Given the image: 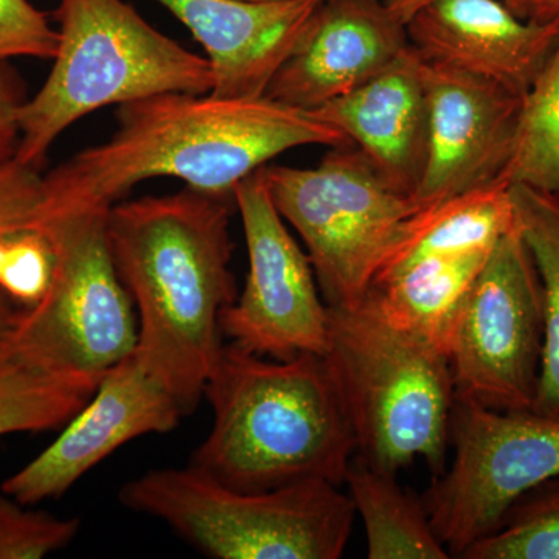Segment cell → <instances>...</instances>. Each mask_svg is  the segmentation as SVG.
Masks as SVG:
<instances>
[{"label": "cell", "mask_w": 559, "mask_h": 559, "mask_svg": "<svg viewBox=\"0 0 559 559\" xmlns=\"http://www.w3.org/2000/svg\"><path fill=\"white\" fill-rule=\"evenodd\" d=\"M117 121L109 140L44 176L36 218L110 209L138 183L156 178L234 197L241 180L286 151L352 143L312 110L267 97L168 92L120 105Z\"/></svg>", "instance_id": "cell-1"}, {"label": "cell", "mask_w": 559, "mask_h": 559, "mask_svg": "<svg viewBox=\"0 0 559 559\" xmlns=\"http://www.w3.org/2000/svg\"><path fill=\"white\" fill-rule=\"evenodd\" d=\"M234 207V197L186 187L117 202L106 218L110 255L138 314L135 355L183 417L200 406L224 345L221 312L237 299Z\"/></svg>", "instance_id": "cell-2"}, {"label": "cell", "mask_w": 559, "mask_h": 559, "mask_svg": "<svg viewBox=\"0 0 559 559\" xmlns=\"http://www.w3.org/2000/svg\"><path fill=\"white\" fill-rule=\"evenodd\" d=\"M204 396L213 425L191 455L193 468L242 491L310 480L345 484L358 444L323 356L267 360L223 345Z\"/></svg>", "instance_id": "cell-3"}, {"label": "cell", "mask_w": 559, "mask_h": 559, "mask_svg": "<svg viewBox=\"0 0 559 559\" xmlns=\"http://www.w3.org/2000/svg\"><path fill=\"white\" fill-rule=\"evenodd\" d=\"M329 362L355 429L356 457L396 474L423 459L448 466L454 381L443 353L390 322L373 299L329 307Z\"/></svg>", "instance_id": "cell-4"}, {"label": "cell", "mask_w": 559, "mask_h": 559, "mask_svg": "<svg viewBox=\"0 0 559 559\" xmlns=\"http://www.w3.org/2000/svg\"><path fill=\"white\" fill-rule=\"evenodd\" d=\"M60 44L46 83L20 110L14 159L40 170L62 132L106 106L168 92L212 94L213 70L124 0H60Z\"/></svg>", "instance_id": "cell-5"}, {"label": "cell", "mask_w": 559, "mask_h": 559, "mask_svg": "<svg viewBox=\"0 0 559 559\" xmlns=\"http://www.w3.org/2000/svg\"><path fill=\"white\" fill-rule=\"evenodd\" d=\"M120 502L216 559H340L356 518L330 481L242 491L193 466L150 471L123 485Z\"/></svg>", "instance_id": "cell-6"}, {"label": "cell", "mask_w": 559, "mask_h": 559, "mask_svg": "<svg viewBox=\"0 0 559 559\" xmlns=\"http://www.w3.org/2000/svg\"><path fill=\"white\" fill-rule=\"evenodd\" d=\"M109 209L39 215L38 230L53 250L46 296L22 308L0 348V362L51 377L100 382L138 347L130 293L110 255Z\"/></svg>", "instance_id": "cell-7"}, {"label": "cell", "mask_w": 559, "mask_h": 559, "mask_svg": "<svg viewBox=\"0 0 559 559\" xmlns=\"http://www.w3.org/2000/svg\"><path fill=\"white\" fill-rule=\"evenodd\" d=\"M280 215L305 242L323 300L366 299L401 224L419 209L382 178L353 143L333 146L312 168H260Z\"/></svg>", "instance_id": "cell-8"}, {"label": "cell", "mask_w": 559, "mask_h": 559, "mask_svg": "<svg viewBox=\"0 0 559 559\" xmlns=\"http://www.w3.org/2000/svg\"><path fill=\"white\" fill-rule=\"evenodd\" d=\"M450 466L421 496L451 558L498 530L524 492L559 476V415L455 400Z\"/></svg>", "instance_id": "cell-9"}, {"label": "cell", "mask_w": 559, "mask_h": 559, "mask_svg": "<svg viewBox=\"0 0 559 559\" xmlns=\"http://www.w3.org/2000/svg\"><path fill=\"white\" fill-rule=\"evenodd\" d=\"M544 337L543 283L516 224L489 253L455 323L448 349L455 400L533 411Z\"/></svg>", "instance_id": "cell-10"}, {"label": "cell", "mask_w": 559, "mask_h": 559, "mask_svg": "<svg viewBox=\"0 0 559 559\" xmlns=\"http://www.w3.org/2000/svg\"><path fill=\"white\" fill-rule=\"evenodd\" d=\"M234 202L249 272L241 296L221 312V334L264 358L325 355L329 305L320 296L310 257L286 229L260 170L235 187Z\"/></svg>", "instance_id": "cell-11"}, {"label": "cell", "mask_w": 559, "mask_h": 559, "mask_svg": "<svg viewBox=\"0 0 559 559\" xmlns=\"http://www.w3.org/2000/svg\"><path fill=\"white\" fill-rule=\"evenodd\" d=\"M423 76L428 157L414 194L419 207L502 180L513 157L524 98L436 62L423 60Z\"/></svg>", "instance_id": "cell-12"}, {"label": "cell", "mask_w": 559, "mask_h": 559, "mask_svg": "<svg viewBox=\"0 0 559 559\" xmlns=\"http://www.w3.org/2000/svg\"><path fill=\"white\" fill-rule=\"evenodd\" d=\"M182 417L178 403L151 377L134 349L105 374L58 439L3 481L2 491L27 507L61 498L123 444L170 432Z\"/></svg>", "instance_id": "cell-13"}, {"label": "cell", "mask_w": 559, "mask_h": 559, "mask_svg": "<svg viewBox=\"0 0 559 559\" xmlns=\"http://www.w3.org/2000/svg\"><path fill=\"white\" fill-rule=\"evenodd\" d=\"M411 46L385 0H322L264 97L314 110L373 79Z\"/></svg>", "instance_id": "cell-14"}, {"label": "cell", "mask_w": 559, "mask_h": 559, "mask_svg": "<svg viewBox=\"0 0 559 559\" xmlns=\"http://www.w3.org/2000/svg\"><path fill=\"white\" fill-rule=\"evenodd\" d=\"M428 62L463 70L524 97L559 40V14L521 17L502 0H432L406 22Z\"/></svg>", "instance_id": "cell-15"}, {"label": "cell", "mask_w": 559, "mask_h": 559, "mask_svg": "<svg viewBox=\"0 0 559 559\" xmlns=\"http://www.w3.org/2000/svg\"><path fill=\"white\" fill-rule=\"evenodd\" d=\"M212 64L216 97L260 98L322 0H159Z\"/></svg>", "instance_id": "cell-16"}, {"label": "cell", "mask_w": 559, "mask_h": 559, "mask_svg": "<svg viewBox=\"0 0 559 559\" xmlns=\"http://www.w3.org/2000/svg\"><path fill=\"white\" fill-rule=\"evenodd\" d=\"M312 112L358 146L393 189L414 198L428 157V97L423 58L414 47Z\"/></svg>", "instance_id": "cell-17"}, {"label": "cell", "mask_w": 559, "mask_h": 559, "mask_svg": "<svg viewBox=\"0 0 559 559\" xmlns=\"http://www.w3.org/2000/svg\"><path fill=\"white\" fill-rule=\"evenodd\" d=\"M514 226L516 213L503 180L423 205L401 224L371 288L423 260L492 249Z\"/></svg>", "instance_id": "cell-18"}, {"label": "cell", "mask_w": 559, "mask_h": 559, "mask_svg": "<svg viewBox=\"0 0 559 559\" xmlns=\"http://www.w3.org/2000/svg\"><path fill=\"white\" fill-rule=\"evenodd\" d=\"M492 249L419 261L369 296L390 322L448 358L460 311Z\"/></svg>", "instance_id": "cell-19"}, {"label": "cell", "mask_w": 559, "mask_h": 559, "mask_svg": "<svg viewBox=\"0 0 559 559\" xmlns=\"http://www.w3.org/2000/svg\"><path fill=\"white\" fill-rule=\"evenodd\" d=\"M345 484L360 514L369 559L451 558L430 524L421 498L406 491L396 474L382 473L355 457Z\"/></svg>", "instance_id": "cell-20"}, {"label": "cell", "mask_w": 559, "mask_h": 559, "mask_svg": "<svg viewBox=\"0 0 559 559\" xmlns=\"http://www.w3.org/2000/svg\"><path fill=\"white\" fill-rule=\"evenodd\" d=\"M518 229L539 272L546 311L543 367L533 411L559 415V193L510 186Z\"/></svg>", "instance_id": "cell-21"}, {"label": "cell", "mask_w": 559, "mask_h": 559, "mask_svg": "<svg viewBox=\"0 0 559 559\" xmlns=\"http://www.w3.org/2000/svg\"><path fill=\"white\" fill-rule=\"evenodd\" d=\"M502 180L559 193V40L522 98L513 157Z\"/></svg>", "instance_id": "cell-22"}, {"label": "cell", "mask_w": 559, "mask_h": 559, "mask_svg": "<svg viewBox=\"0 0 559 559\" xmlns=\"http://www.w3.org/2000/svg\"><path fill=\"white\" fill-rule=\"evenodd\" d=\"M100 382L51 377L0 362V436L61 428L92 399Z\"/></svg>", "instance_id": "cell-23"}, {"label": "cell", "mask_w": 559, "mask_h": 559, "mask_svg": "<svg viewBox=\"0 0 559 559\" xmlns=\"http://www.w3.org/2000/svg\"><path fill=\"white\" fill-rule=\"evenodd\" d=\"M462 559H559V476L524 492Z\"/></svg>", "instance_id": "cell-24"}, {"label": "cell", "mask_w": 559, "mask_h": 559, "mask_svg": "<svg viewBox=\"0 0 559 559\" xmlns=\"http://www.w3.org/2000/svg\"><path fill=\"white\" fill-rule=\"evenodd\" d=\"M79 532V518L61 520L0 492V559L47 557L69 546Z\"/></svg>", "instance_id": "cell-25"}, {"label": "cell", "mask_w": 559, "mask_h": 559, "mask_svg": "<svg viewBox=\"0 0 559 559\" xmlns=\"http://www.w3.org/2000/svg\"><path fill=\"white\" fill-rule=\"evenodd\" d=\"M53 274V250L38 230L7 237L0 289L24 308L38 305L46 296Z\"/></svg>", "instance_id": "cell-26"}, {"label": "cell", "mask_w": 559, "mask_h": 559, "mask_svg": "<svg viewBox=\"0 0 559 559\" xmlns=\"http://www.w3.org/2000/svg\"><path fill=\"white\" fill-rule=\"evenodd\" d=\"M60 33L28 0H0V64L14 58L53 60Z\"/></svg>", "instance_id": "cell-27"}, {"label": "cell", "mask_w": 559, "mask_h": 559, "mask_svg": "<svg viewBox=\"0 0 559 559\" xmlns=\"http://www.w3.org/2000/svg\"><path fill=\"white\" fill-rule=\"evenodd\" d=\"M17 159L0 164V235L31 230L44 200V176Z\"/></svg>", "instance_id": "cell-28"}, {"label": "cell", "mask_w": 559, "mask_h": 559, "mask_svg": "<svg viewBox=\"0 0 559 559\" xmlns=\"http://www.w3.org/2000/svg\"><path fill=\"white\" fill-rule=\"evenodd\" d=\"M20 73L9 62L0 64V164L13 159L20 146V110L27 102Z\"/></svg>", "instance_id": "cell-29"}, {"label": "cell", "mask_w": 559, "mask_h": 559, "mask_svg": "<svg viewBox=\"0 0 559 559\" xmlns=\"http://www.w3.org/2000/svg\"><path fill=\"white\" fill-rule=\"evenodd\" d=\"M514 13L521 17L558 16L559 0H520Z\"/></svg>", "instance_id": "cell-30"}, {"label": "cell", "mask_w": 559, "mask_h": 559, "mask_svg": "<svg viewBox=\"0 0 559 559\" xmlns=\"http://www.w3.org/2000/svg\"><path fill=\"white\" fill-rule=\"evenodd\" d=\"M429 2H432V0H385L390 11H392L401 22H404V24H406L421 7L428 5ZM502 2H506L507 5L514 11L520 0H502Z\"/></svg>", "instance_id": "cell-31"}, {"label": "cell", "mask_w": 559, "mask_h": 559, "mask_svg": "<svg viewBox=\"0 0 559 559\" xmlns=\"http://www.w3.org/2000/svg\"><path fill=\"white\" fill-rule=\"evenodd\" d=\"M20 311V308L14 307V301L0 289V348L13 329Z\"/></svg>", "instance_id": "cell-32"}, {"label": "cell", "mask_w": 559, "mask_h": 559, "mask_svg": "<svg viewBox=\"0 0 559 559\" xmlns=\"http://www.w3.org/2000/svg\"><path fill=\"white\" fill-rule=\"evenodd\" d=\"M7 237L0 235V272H2L3 259H5Z\"/></svg>", "instance_id": "cell-33"}, {"label": "cell", "mask_w": 559, "mask_h": 559, "mask_svg": "<svg viewBox=\"0 0 559 559\" xmlns=\"http://www.w3.org/2000/svg\"><path fill=\"white\" fill-rule=\"evenodd\" d=\"M249 2H270V0H249Z\"/></svg>", "instance_id": "cell-34"}]
</instances>
